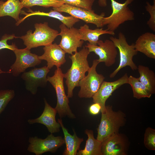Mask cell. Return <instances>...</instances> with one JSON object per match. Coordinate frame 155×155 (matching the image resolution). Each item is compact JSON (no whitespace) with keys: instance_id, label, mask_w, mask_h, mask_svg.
I'll list each match as a JSON object with an SVG mask.
<instances>
[{"instance_id":"obj_1","label":"cell","mask_w":155,"mask_h":155,"mask_svg":"<svg viewBox=\"0 0 155 155\" xmlns=\"http://www.w3.org/2000/svg\"><path fill=\"white\" fill-rule=\"evenodd\" d=\"M90 53L87 48L84 46L79 52L69 56L72 61L71 65L64 74L67 88V96L69 98L72 97L74 89L79 87L80 81L86 76L85 73L90 68L87 60Z\"/></svg>"},{"instance_id":"obj_2","label":"cell","mask_w":155,"mask_h":155,"mask_svg":"<svg viewBox=\"0 0 155 155\" xmlns=\"http://www.w3.org/2000/svg\"><path fill=\"white\" fill-rule=\"evenodd\" d=\"M101 113L96 139L102 142L111 135L119 133L120 128L125 124L126 118L123 112L121 110L114 111L111 105L106 106L105 111Z\"/></svg>"},{"instance_id":"obj_3","label":"cell","mask_w":155,"mask_h":155,"mask_svg":"<svg viewBox=\"0 0 155 155\" xmlns=\"http://www.w3.org/2000/svg\"><path fill=\"white\" fill-rule=\"evenodd\" d=\"M34 26L35 30L33 33L32 30H29L25 35L19 37L29 50L51 44L58 36V31L50 28L47 22L36 23Z\"/></svg>"},{"instance_id":"obj_4","label":"cell","mask_w":155,"mask_h":155,"mask_svg":"<svg viewBox=\"0 0 155 155\" xmlns=\"http://www.w3.org/2000/svg\"><path fill=\"white\" fill-rule=\"evenodd\" d=\"M64 74L60 67L57 68L52 76H48L47 80L53 86L56 92L57 104L55 108L60 118L67 116L69 118H75L69 105V98L65 94L63 84Z\"/></svg>"},{"instance_id":"obj_5","label":"cell","mask_w":155,"mask_h":155,"mask_svg":"<svg viewBox=\"0 0 155 155\" xmlns=\"http://www.w3.org/2000/svg\"><path fill=\"white\" fill-rule=\"evenodd\" d=\"M110 39L118 49L120 57L119 65L110 75V78H113L122 69L127 66H129L133 70L137 69V67L133 60V57L138 53L135 48L134 43L129 44L125 35L121 32L119 33L118 38L111 36Z\"/></svg>"},{"instance_id":"obj_6","label":"cell","mask_w":155,"mask_h":155,"mask_svg":"<svg viewBox=\"0 0 155 155\" xmlns=\"http://www.w3.org/2000/svg\"><path fill=\"white\" fill-rule=\"evenodd\" d=\"M112 11L108 17L103 19V26L106 25L107 29L114 32L121 25L127 21L134 20V14L128 5L134 0H126L123 3H120L115 0H110Z\"/></svg>"},{"instance_id":"obj_7","label":"cell","mask_w":155,"mask_h":155,"mask_svg":"<svg viewBox=\"0 0 155 155\" xmlns=\"http://www.w3.org/2000/svg\"><path fill=\"white\" fill-rule=\"evenodd\" d=\"M99 63L97 59L93 60L92 66L88 70V74L79 83L80 88L78 94L80 98H92L98 91L104 81L105 77L98 73L96 68Z\"/></svg>"},{"instance_id":"obj_8","label":"cell","mask_w":155,"mask_h":155,"mask_svg":"<svg viewBox=\"0 0 155 155\" xmlns=\"http://www.w3.org/2000/svg\"><path fill=\"white\" fill-rule=\"evenodd\" d=\"M29 144L27 150L36 155H41L44 153L50 152L54 153L65 143V140L61 136H55L51 133L44 139L36 136L29 138Z\"/></svg>"},{"instance_id":"obj_9","label":"cell","mask_w":155,"mask_h":155,"mask_svg":"<svg viewBox=\"0 0 155 155\" xmlns=\"http://www.w3.org/2000/svg\"><path fill=\"white\" fill-rule=\"evenodd\" d=\"M53 9L61 13H68L75 18L83 20L86 23L94 24L98 28L103 26V19L105 15L104 12L98 15L92 9L88 10L65 3L60 7H53Z\"/></svg>"},{"instance_id":"obj_10","label":"cell","mask_w":155,"mask_h":155,"mask_svg":"<svg viewBox=\"0 0 155 155\" xmlns=\"http://www.w3.org/2000/svg\"><path fill=\"white\" fill-rule=\"evenodd\" d=\"M16 56L14 63L11 66L9 71L15 77L25 72L30 67H34L40 64L41 60L38 56L31 52L26 47L23 49L16 48L13 51Z\"/></svg>"},{"instance_id":"obj_11","label":"cell","mask_w":155,"mask_h":155,"mask_svg":"<svg viewBox=\"0 0 155 155\" xmlns=\"http://www.w3.org/2000/svg\"><path fill=\"white\" fill-rule=\"evenodd\" d=\"M85 47L90 52H94L98 56L97 59L99 63L104 62L106 66L109 67L115 63L118 54L117 48L111 40L106 39L104 41L99 40L97 45L88 43Z\"/></svg>"},{"instance_id":"obj_12","label":"cell","mask_w":155,"mask_h":155,"mask_svg":"<svg viewBox=\"0 0 155 155\" xmlns=\"http://www.w3.org/2000/svg\"><path fill=\"white\" fill-rule=\"evenodd\" d=\"M129 145V138L125 134H114L102 142V155H127Z\"/></svg>"},{"instance_id":"obj_13","label":"cell","mask_w":155,"mask_h":155,"mask_svg":"<svg viewBox=\"0 0 155 155\" xmlns=\"http://www.w3.org/2000/svg\"><path fill=\"white\" fill-rule=\"evenodd\" d=\"M60 32L58 35L61 37L59 44L66 53L71 55L77 51V49L82 46L84 41L80 39L79 29L72 27L69 28L62 23L59 26Z\"/></svg>"},{"instance_id":"obj_14","label":"cell","mask_w":155,"mask_h":155,"mask_svg":"<svg viewBox=\"0 0 155 155\" xmlns=\"http://www.w3.org/2000/svg\"><path fill=\"white\" fill-rule=\"evenodd\" d=\"M49 71L47 66H44L23 72L21 78L25 81L26 90L32 94H36L38 87H43L46 85L48 82L46 76Z\"/></svg>"},{"instance_id":"obj_15","label":"cell","mask_w":155,"mask_h":155,"mask_svg":"<svg viewBox=\"0 0 155 155\" xmlns=\"http://www.w3.org/2000/svg\"><path fill=\"white\" fill-rule=\"evenodd\" d=\"M128 76L126 73L115 81L103 82L98 91L92 97L94 103H97L100 105L101 113L105 111V103L107 99L115 90L124 84H128Z\"/></svg>"},{"instance_id":"obj_16","label":"cell","mask_w":155,"mask_h":155,"mask_svg":"<svg viewBox=\"0 0 155 155\" xmlns=\"http://www.w3.org/2000/svg\"><path fill=\"white\" fill-rule=\"evenodd\" d=\"M44 107L41 115L34 119H30L27 121L30 124L39 123L44 125L49 132L51 133L60 131V124L56 121L55 116L57 111L55 108L52 107L44 99Z\"/></svg>"},{"instance_id":"obj_17","label":"cell","mask_w":155,"mask_h":155,"mask_svg":"<svg viewBox=\"0 0 155 155\" xmlns=\"http://www.w3.org/2000/svg\"><path fill=\"white\" fill-rule=\"evenodd\" d=\"M44 53L38 56L39 58L47 61V67L51 69L54 66L60 67L66 62V53L56 43H52L44 46L43 48Z\"/></svg>"},{"instance_id":"obj_18","label":"cell","mask_w":155,"mask_h":155,"mask_svg":"<svg viewBox=\"0 0 155 155\" xmlns=\"http://www.w3.org/2000/svg\"><path fill=\"white\" fill-rule=\"evenodd\" d=\"M28 9V13H26L24 11L22 10L20 14L24 15L25 16L23 18H20L16 22V25L17 26L19 25L27 18L33 16H47L56 19L69 28L73 27L75 23L80 21L79 19L71 16H64L61 14V12L54 10H51L49 12H46L40 11H34L30 8Z\"/></svg>"},{"instance_id":"obj_19","label":"cell","mask_w":155,"mask_h":155,"mask_svg":"<svg viewBox=\"0 0 155 155\" xmlns=\"http://www.w3.org/2000/svg\"><path fill=\"white\" fill-rule=\"evenodd\" d=\"M138 52H141L148 57L155 59V34L146 32L140 36L134 44Z\"/></svg>"},{"instance_id":"obj_20","label":"cell","mask_w":155,"mask_h":155,"mask_svg":"<svg viewBox=\"0 0 155 155\" xmlns=\"http://www.w3.org/2000/svg\"><path fill=\"white\" fill-rule=\"evenodd\" d=\"M58 122L60 124L64 135V140L66 147L63 155H76L78 151L80 150L81 143L83 141V138L78 137L75 131L73 130V134L69 133L64 126L61 118L58 119Z\"/></svg>"},{"instance_id":"obj_21","label":"cell","mask_w":155,"mask_h":155,"mask_svg":"<svg viewBox=\"0 0 155 155\" xmlns=\"http://www.w3.org/2000/svg\"><path fill=\"white\" fill-rule=\"evenodd\" d=\"M78 29L81 40L88 41L90 44L95 45H97L99 37L101 35L107 34L114 35L115 34L114 32L109 31L107 29L98 28L91 29L87 24L81 26Z\"/></svg>"},{"instance_id":"obj_22","label":"cell","mask_w":155,"mask_h":155,"mask_svg":"<svg viewBox=\"0 0 155 155\" xmlns=\"http://www.w3.org/2000/svg\"><path fill=\"white\" fill-rule=\"evenodd\" d=\"M85 133L88 136L84 148L79 150L77 155H102L101 152L102 142L96 139L93 131L86 129Z\"/></svg>"},{"instance_id":"obj_23","label":"cell","mask_w":155,"mask_h":155,"mask_svg":"<svg viewBox=\"0 0 155 155\" xmlns=\"http://www.w3.org/2000/svg\"><path fill=\"white\" fill-rule=\"evenodd\" d=\"M23 7L20 0H7L0 5V17L9 16L17 22Z\"/></svg>"},{"instance_id":"obj_24","label":"cell","mask_w":155,"mask_h":155,"mask_svg":"<svg viewBox=\"0 0 155 155\" xmlns=\"http://www.w3.org/2000/svg\"><path fill=\"white\" fill-rule=\"evenodd\" d=\"M137 69L140 76L139 80L145 85L152 94L155 93V74L148 67L139 65Z\"/></svg>"},{"instance_id":"obj_25","label":"cell","mask_w":155,"mask_h":155,"mask_svg":"<svg viewBox=\"0 0 155 155\" xmlns=\"http://www.w3.org/2000/svg\"><path fill=\"white\" fill-rule=\"evenodd\" d=\"M128 84L131 86L133 96L137 99L150 98L153 94L150 90L139 80L132 75L128 77Z\"/></svg>"},{"instance_id":"obj_26","label":"cell","mask_w":155,"mask_h":155,"mask_svg":"<svg viewBox=\"0 0 155 155\" xmlns=\"http://www.w3.org/2000/svg\"><path fill=\"white\" fill-rule=\"evenodd\" d=\"M23 7L28 9L35 6L46 8L60 7L65 3L62 0H20Z\"/></svg>"},{"instance_id":"obj_27","label":"cell","mask_w":155,"mask_h":155,"mask_svg":"<svg viewBox=\"0 0 155 155\" xmlns=\"http://www.w3.org/2000/svg\"><path fill=\"white\" fill-rule=\"evenodd\" d=\"M144 143L145 147L151 150H155V129L148 127L144 135Z\"/></svg>"},{"instance_id":"obj_28","label":"cell","mask_w":155,"mask_h":155,"mask_svg":"<svg viewBox=\"0 0 155 155\" xmlns=\"http://www.w3.org/2000/svg\"><path fill=\"white\" fill-rule=\"evenodd\" d=\"M15 96V92L13 90H0V115Z\"/></svg>"},{"instance_id":"obj_29","label":"cell","mask_w":155,"mask_h":155,"mask_svg":"<svg viewBox=\"0 0 155 155\" xmlns=\"http://www.w3.org/2000/svg\"><path fill=\"white\" fill-rule=\"evenodd\" d=\"M65 4L91 10L95 0H62Z\"/></svg>"},{"instance_id":"obj_30","label":"cell","mask_w":155,"mask_h":155,"mask_svg":"<svg viewBox=\"0 0 155 155\" xmlns=\"http://www.w3.org/2000/svg\"><path fill=\"white\" fill-rule=\"evenodd\" d=\"M145 6L146 11L150 14V18L147 22L148 27L153 31H155V0L153 1V4L151 5L148 2Z\"/></svg>"},{"instance_id":"obj_31","label":"cell","mask_w":155,"mask_h":155,"mask_svg":"<svg viewBox=\"0 0 155 155\" xmlns=\"http://www.w3.org/2000/svg\"><path fill=\"white\" fill-rule=\"evenodd\" d=\"M17 38L14 34H5L2 37L0 40V50L3 49H7L13 51L17 47L15 44L12 43L11 45L8 44L7 41Z\"/></svg>"},{"instance_id":"obj_32","label":"cell","mask_w":155,"mask_h":155,"mask_svg":"<svg viewBox=\"0 0 155 155\" xmlns=\"http://www.w3.org/2000/svg\"><path fill=\"white\" fill-rule=\"evenodd\" d=\"M101 109V106L99 104L94 103L90 106L89 111L91 114L96 115L98 114Z\"/></svg>"},{"instance_id":"obj_33","label":"cell","mask_w":155,"mask_h":155,"mask_svg":"<svg viewBox=\"0 0 155 155\" xmlns=\"http://www.w3.org/2000/svg\"><path fill=\"white\" fill-rule=\"evenodd\" d=\"M98 3L100 7H106L107 5V0H98Z\"/></svg>"},{"instance_id":"obj_34","label":"cell","mask_w":155,"mask_h":155,"mask_svg":"<svg viewBox=\"0 0 155 155\" xmlns=\"http://www.w3.org/2000/svg\"><path fill=\"white\" fill-rule=\"evenodd\" d=\"M3 73H11V72L10 71H3L1 69L0 67V74Z\"/></svg>"},{"instance_id":"obj_35","label":"cell","mask_w":155,"mask_h":155,"mask_svg":"<svg viewBox=\"0 0 155 155\" xmlns=\"http://www.w3.org/2000/svg\"><path fill=\"white\" fill-rule=\"evenodd\" d=\"M4 1L3 0H0V5Z\"/></svg>"}]
</instances>
